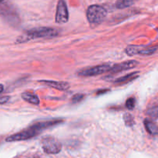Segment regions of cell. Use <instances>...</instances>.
Instances as JSON below:
<instances>
[{"label": "cell", "instance_id": "13", "mask_svg": "<svg viewBox=\"0 0 158 158\" xmlns=\"http://www.w3.org/2000/svg\"><path fill=\"white\" fill-rule=\"evenodd\" d=\"M134 3V0H119L116 3V6L118 9H124V8L129 7Z\"/></svg>", "mask_w": 158, "mask_h": 158}, {"label": "cell", "instance_id": "5", "mask_svg": "<svg viewBox=\"0 0 158 158\" xmlns=\"http://www.w3.org/2000/svg\"><path fill=\"white\" fill-rule=\"evenodd\" d=\"M114 65L110 63L103 64L97 65V66L92 67V68H86L81 71H78L77 74L80 77H92V76H97L99 74H103L111 70Z\"/></svg>", "mask_w": 158, "mask_h": 158}, {"label": "cell", "instance_id": "15", "mask_svg": "<svg viewBox=\"0 0 158 158\" xmlns=\"http://www.w3.org/2000/svg\"><path fill=\"white\" fill-rule=\"evenodd\" d=\"M148 115L154 119H158V105L150 108L148 111Z\"/></svg>", "mask_w": 158, "mask_h": 158}, {"label": "cell", "instance_id": "20", "mask_svg": "<svg viewBox=\"0 0 158 158\" xmlns=\"http://www.w3.org/2000/svg\"><path fill=\"white\" fill-rule=\"evenodd\" d=\"M32 158H40V156H34V157H32Z\"/></svg>", "mask_w": 158, "mask_h": 158}, {"label": "cell", "instance_id": "21", "mask_svg": "<svg viewBox=\"0 0 158 158\" xmlns=\"http://www.w3.org/2000/svg\"><path fill=\"white\" fill-rule=\"evenodd\" d=\"M3 1H5V0H0V3H1V2H2Z\"/></svg>", "mask_w": 158, "mask_h": 158}, {"label": "cell", "instance_id": "19", "mask_svg": "<svg viewBox=\"0 0 158 158\" xmlns=\"http://www.w3.org/2000/svg\"><path fill=\"white\" fill-rule=\"evenodd\" d=\"M3 89H4V87H3L2 85H1V84H0V93L2 92Z\"/></svg>", "mask_w": 158, "mask_h": 158}, {"label": "cell", "instance_id": "4", "mask_svg": "<svg viewBox=\"0 0 158 158\" xmlns=\"http://www.w3.org/2000/svg\"><path fill=\"white\" fill-rule=\"evenodd\" d=\"M42 147L48 154H56L61 151L62 144L56 138L46 136L42 139Z\"/></svg>", "mask_w": 158, "mask_h": 158}, {"label": "cell", "instance_id": "1", "mask_svg": "<svg viewBox=\"0 0 158 158\" xmlns=\"http://www.w3.org/2000/svg\"><path fill=\"white\" fill-rule=\"evenodd\" d=\"M62 122H63L62 119H56L36 122V123L32 124V125H30L28 128L20 131L19 133H15V134L9 136V137L6 138V141L7 142H15V141L26 140V139H31V138L40 134L43 130L49 128V127L58 125V124L61 123Z\"/></svg>", "mask_w": 158, "mask_h": 158}, {"label": "cell", "instance_id": "9", "mask_svg": "<svg viewBox=\"0 0 158 158\" xmlns=\"http://www.w3.org/2000/svg\"><path fill=\"white\" fill-rule=\"evenodd\" d=\"M144 126L147 131L152 136H157L158 135V125L154 123L151 119H146L144 120Z\"/></svg>", "mask_w": 158, "mask_h": 158}, {"label": "cell", "instance_id": "16", "mask_svg": "<svg viewBox=\"0 0 158 158\" xmlns=\"http://www.w3.org/2000/svg\"><path fill=\"white\" fill-rule=\"evenodd\" d=\"M135 104H136V99H134V97L129 98L126 102V107L129 110H132L134 109V107H135Z\"/></svg>", "mask_w": 158, "mask_h": 158}, {"label": "cell", "instance_id": "10", "mask_svg": "<svg viewBox=\"0 0 158 158\" xmlns=\"http://www.w3.org/2000/svg\"><path fill=\"white\" fill-rule=\"evenodd\" d=\"M22 98L24 99L26 102L32 104V105H38L40 104V99L36 94L30 92H24L22 94Z\"/></svg>", "mask_w": 158, "mask_h": 158}, {"label": "cell", "instance_id": "2", "mask_svg": "<svg viewBox=\"0 0 158 158\" xmlns=\"http://www.w3.org/2000/svg\"><path fill=\"white\" fill-rule=\"evenodd\" d=\"M57 34H58V31L54 28L38 27L26 31V33L20 36L17 41L18 43H24L29 40H35V39L56 37Z\"/></svg>", "mask_w": 158, "mask_h": 158}, {"label": "cell", "instance_id": "17", "mask_svg": "<svg viewBox=\"0 0 158 158\" xmlns=\"http://www.w3.org/2000/svg\"><path fill=\"white\" fill-rule=\"evenodd\" d=\"M84 95L83 94H77L73 96L72 98V102L73 103H77V102H80V101L83 100Z\"/></svg>", "mask_w": 158, "mask_h": 158}, {"label": "cell", "instance_id": "18", "mask_svg": "<svg viewBox=\"0 0 158 158\" xmlns=\"http://www.w3.org/2000/svg\"><path fill=\"white\" fill-rule=\"evenodd\" d=\"M9 96H3V97H0V105L6 103L9 101Z\"/></svg>", "mask_w": 158, "mask_h": 158}, {"label": "cell", "instance_id": "12", "mask_svg": "<svg viewBox=\"0 0 158 158\" xmlns=\"http://www.w3.org/2000/svg\"><path fill=\"white\" fill-rule=\"evenodd\" d=\"M143 46H137V45H130L127 47L126 49V53L127 54V55L130 56H134V55H137L139 54L140 55V51L142 50Z\"/></svg>", "mask_w": 158, "mask_h": 158}, {"label": "cell", "instance_id": "6", "mask_svg": "<svg viewBox=\"0 0 158 158\" xmlns=\"http://www.w3.org/2000/svg\"><path fill=\"white\" fill-rule=\"evenodd\" d=\"M69 20V12L65 0H59L57 5L56 14V21L57 23L63 24L66 23Z\"/></svg>", "mask_w": 158, "mask_h": 158}, {"label": "cell", "instance_id": "11", "mask_svg": "<svg viewBox=\"0 0 158 158\" xmlns=\"http://www.w3.org/2000/svg\"><path fill=\"white\" fill-rule=\"evenodd\" d=\"M138 77V71L137 72H132L131 74H126V75L120 77L119 78H117L114 81V83L116 84H122V83H127V82L132 81L134 79H136Z\"/></svg>", "mask_w": 158, "mask_h": 158}, {"label": "cell", "instance_id": "3", "mask_svg": "<svg viewBox=\"0 0 158 158\" xmlns=\"http://www.w3.org/2000/svg\"><path fill=\"white\" fill-rule=\"evenodd\" d=\"M106 10L101 6L93 5L87 9L86 16L91 25H98L104 20L106 16Z\"/></svg>", "mask_w": 158, "mask_h": 158}, {"label": "cell", "instance_id": "8", "mask_svg": "<svg viewBox=\"0 0 158 158\" xmlns=\"http://www.w3.org/2000/svg\"><path fill=\"white\" fill-rule=\"evenodd\" d=\"M39 82L46 86L51 87V88H56L60 91H66L69 88V84L66 81H55L50 80H40Z\"/></svg>", "mask_w": 158, "mask_h": 158}, {"label": "cell", "instance_id": "14", "mask_svg": "<svg viewBox=\"0 0 158 158\" xmlns=\"http://www.w3.org/2000/svg\"><path fill=\"white\" fill-rule=\"evenodd\" d=\"M123 120H124L127 126H133L135 124L134 117L130 113H125L124 116H123Z\"/></svg>", "mask_w": 158, "mask_h": 158}, {"label": "cell", "instance_id": "7", "mask_svg": "<svg viewBox=\"0 0 158 158\" xmlns=\"http://www.w3.org/2000/svg\"><path fill=\"white\" fill-rule=\"evenodd\" d=\"M137 64H138V62L136 61V60H127V61L123 62V63L114 65L110 71V74H116V73H119L120 71L132 69V68H135Z\"/></svg>", "mask_w": 158, "mask_h": 158}]
</instances>
